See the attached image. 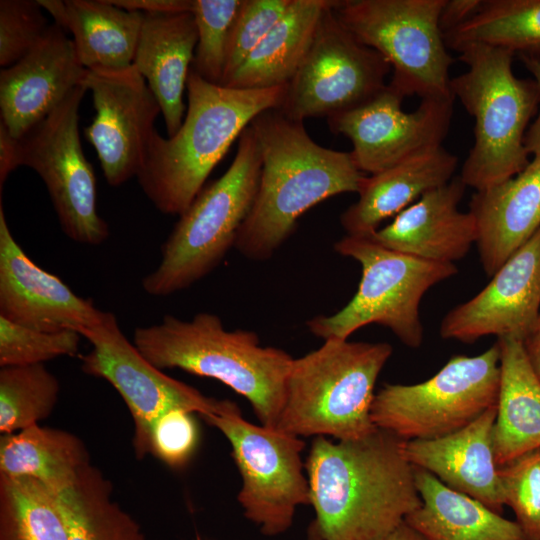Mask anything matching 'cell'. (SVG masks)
<instances>
[{
    "label": "cell",
    "instance_id": "ab89813d",
    "mask_svg": "<svg viewBox=\"0 0 540 540\" xmlns=\"http://www.w3.org/2000/svg\"><path fill=\"white\" fill-rule=\"evenodd\" d=\"M115 6L143 14L191 12L193 0H109Z\"/></svg>",
    "mask_w": 540,
    "mask_h": 540
},
{
    "label": "cell",
    "instance_id": "f35d334b",
    "mask_svg": "<svg viewBox=\"0 0 540 540\" xmlns=\"http://www.w3.org/2000/svg\"><path fill=\"white\" fill-rule=\"evenodd\" d=\"M194 414L182 408L162 413L151 427L150 454L173 468L187 464L199 440Z\"/></svg>",
    "mask_w": 540,
    "mask_h": 540
},
{
    "label": "cell",
    "instance_id": "44dd1931",
    "mask_svg": "<svg viewBox=\"0 0 540 540\" xmlns=\"http://www.w3.org/2000/svg\"><path fill=\"white\" fill-rule=\"evenodd\" d=\"M496 415L497 405L454 433L404 441V455L412 466L502 514L505 502L493 449Z\"/></svg>",
    "mask_w": 540,
    "mask_h": 540
},
{
    "label": "cell",
    "instance_id": "ac0fdd59",
    "mask_svg": "<svg viewBox=\"0 0 540 540\" xmlns=\"http://www.w3.org/2000/svg\"><path fill=\"white\" fill-rule=\"evenodd\" d=\"M104 313L26 255L0 201V317L40 331L79 333L98 323Z\"/></svg>",
    "mask_w": 540,
    "mask_h": 540
},
{
    "label": "cell",
    "instance_id": "ee69618b",
    "mask_svg": "<svg viewBox=\"0 0 540 540\" xmlns=\"http://www.w3.org/2000/svg\"><path fill=\"white\" fill-rule=\"evenodd\" d=\"M523 344L530 364L540 380V320Z\"/></svg>",
    "mask_w": 540,
    "mask_h": 540
},
{
    "label": "cell",
    "instance_id": "f1b7e54d",
    "mask_svg": "<svg viewBox=\"0 0 540 540\" xmlns=\"http://www.w3.org/2000/svg\"><path fill=\"white\" fill-rule=\"evenodd\" d=\"M90 464L84 442L66 430L36 424L0 438V475L33 478L52 494L70 487Z\"/></svg>",
    "mask_w": 540,
    "mask_h": 540
},
{
    "label": "cell",
    "instance_id": "484cf974",
    "mask_svg": "<svg viewBox=\"0 0 540 540\" xmlns=\"http://www.w3.org/2000/svg\"><path fill=\"white\" fill-rule=\"evenodd\" d=\"M500 387L493 427L498 467L540 448V380L522 340L498 338Z\"/></svg>",
    "mask_w": 540,
    "mask_h": 540
},
{
    "label": "cell",
    "instance_id": "d6a6232c",
    "mask_svg": "<svg viewBox=\"0 0 540 540\" xmlns=\"http://www.w3.org/2000/svg\"><path fill=\"white\" fill-rule=\"evenodd\" d=\"M59 393L57 377L44 364L1 367L0 433H16L49 417Z\"/></svg>",
    "mask_w": 540,
    "mask_h": 540
},
{
    "label": "cell",
    "instance_id": "d4e9b609",
    "mask_svg": "<svg viewBox=\"0 0 540 540\" xmlns=\"http://www.w3.org/2000/svg\"><path fill=\"white\" fill-rule=\"evenodd\" d=\"M73 38L84 68L123 69L133 65L144 14L109 0H38Z\"/></svg>",
    "mask_w": 540,
    "mask_h": 540
},
{
    "label": "cell",
    "instance_id": "1f68e13d",
    "mask_svg": "<svg viewBox=\"0 0 540 540\" xmlns=\"http://www.w3.org/2000/svg\"><path fill=\"white\" fill-rule=\"evenodd\" d=\"M0 540H69L54 495L39 481L0 475Z\"/></svg>",
    "mask_w": 540,
    "mask_h": 540
},
{
    "label": "cell",
    "instance_id": "74e56055",
    "mask_svg": "<svg viewBox=\"0 0 540 540\" xmlns=\"http://www.w3.org/2000/svg\"><path fill=\"white\" fill-rule=\"evenodd\" d=\"M38 0L0 1V66L9 67L29 53L49 28Z\"/></svg>",
    "mask_w": 540,
    "mask_h": 540
},
{
    "label": "cell",
    "instance_id": "4dcf8cb0",
    "mask_svg": "<svg viewBox=\"0 0 540 540\" xmlns=\"http://www.w3.org/2000/svg\"><path fill=\"white\" fill-rule=\"evenodd\" d=\"M447 48L481 44L512 53L540 51V0H483L476 14L444 34Z\"/></svg>",
    "mask_w": 540,
    "mask_h": 540
},
{
    "label": "cell",
    "instance_id": "bcb514c9",
    "mask_svg": "<svg viewBox=\"0 0 540 540\" xmlns=\"http://www.w3.org/2000/svg\"><path fill=\"white\" fill-rule=\"evenodd\" d=\"M539 320H540V318H539Z\"/></svg>",
    "mask_w": 540,
    "mask_h": 540
},
{
    "label": "cell",
    "instance_id": "52a82bcc",
    "mask_svg": "<svg viewBox=\"0 0 540 540\" xmlns=\"http://www.w3.org/2000/svg\"><path fill=\"white\" fill-rule=\"evenodd\" d=\"M261 167L249 125L230 167L200 191L162 244L158 266L142 279L147 294L164 297L184 290L222 262L252 208Z\"/></svg>",
    "mask_w": 540,
    "mask_h": 540
},
{
    "label": "cell",
    "instance_id": "cb8c5ba5",
    "mask_svg": "<svg viewBox=\"0 0 540 540\" xmlns=\"http://www.w3.org/2000/svg\"><path fill=\"white\" fill-rule=\"evenodd\" d=\"M457 165V156L440 146L367 176L357 202L340 216L342 227L350 236H370L384 220L448 183Z\"/></svg>",
    "mask_w": 540,
    "mask_h": 540
},
{
    "label": "cell",
    "instance_id": "d590c367",
    "mask_svg": "<svg viewBox=\"0 0 540 540\" xmlns=\"http://www.w3.org/2000/svg\"><path fill=\"white\" fill-rule=\"evenodd\" d=\"M505 505L527 540H540V448L498 467Z\"/></svg>",
    "mask_w": 540,
    "mask_h": 540
},
{
    "label": "cell",
    "instance_id": "7bdbcfd3",
    "mask_svg": "<svg viewBox=\"0 0 540 540\" xmlns=\"http://www.w3.org/2000/svg\"><path fill=\"white\" fill-rule=\"evenodd\" d=\"M21 166L19 139L13 138L0 121V195L11 172Z\"/></svg>",
    "mask_w": 540,
    "mask_h": 540
},
{
    "label": "cell",
    "instance_id": "8fae6325",
    "mask_svg": "<svg viewBox=\"0 0 540 540\" xmlns=\"http://www.w3.org/2000/svg\"><path fill=\"white\" fill-rule=\"evenodd\" d=\"M228 440L242 479L237 495L247 519L266 536L287 531L297 508L310 505V487L301 453L305 442L296 435L253 424L238 405L222 399L203 418Z\"/></svg>",
    "mask_w": 540,
    "mask_h": 540
},
{
    "label": "cell",
    "instance_id": "f6af8a7d",
    "mask_svg": "<svg viewBox=\"0 0 540 540\" xmlns=\"http://www.w3.org/2000/svg\"><path fill=\"white\" fill-rule=\"evenodd\" d=\"M384 540H427L422 534L411 527L406 521L402 522Z\"/></svg>",
    "mask_w": 540,
    "mask_h": 540
},
{
    "label": "cell",
    "instance_id": "4316f807",
    "mask_svg": "<svg viewBox=\"0 0 540 540\" xmlns=\"http://www.w3.org/2000/svg\"><path fill=\"white\" fill-rule=\"evenodd\" d=\"M421 506L405 521L427 540H527L516 521L413 466Z\"/></svg>",
    "mask_w": 540,
    "mask_h": 540
},
{
    "label": "cell",
    "instance_id": "8992f818",
    "mask_svg": "<svg viewBox=\"0 0 540 540\" xmlns=\"http://www.w3.org/2000/svg\"><path fill=\"white\" fill-rule=\"evenodd\" d=\"M457 52L468 69L451 78V91L475 120L474 144L459 176L467 187L480 191L529 164L525 136L540 94L534 80L514 74V53L481 44Z\"/></svg>",
    "mask_w": 540,
    "mask_h": 540
},
{
    "label": "cell",
    "instance_id": "5bb4252c",
    "mask_svg": "<svg viewBox=\"0 0 540 540\" xmlns=\"http://www.w3.org/2000/svg\"><path fill=\"white\" fill-rule=\"evenodd\" d=\"M80 335L91 344L81 356V369L109 382L125 402L134 424L133 448L137 458L149 452L151 427L164 412L182 408L205 418L213 414L220 400L174 379L149 362L122 332L117 317L104 313L102 319Z\"/></svg>",
    "mask_w": 540,
    "mask_h": 540
},
{
    "label": "cell",
    "instance_id": "30bf717a",
    "mask_svg": "<svg viewBox=\"0 0 540 540\" xmlns=\"http://www.w3.org/2000/svg\"><path fill=\"white\" fill-rule=\"evenodd\" d=\"M500 350L496 342L476 356L456 355L431 378L385 384L371 407L374 425L402 440L454 433L497 405Z\"/></svg>",
    "mask_w": 540,
    "mask_h": 540
},
{
    "label": "cell",
    "instance_id": "6da1fadb",
    "mask_svg": "<svg viewBox=\"0 0 540 540\" xmlns=\"http://www.w3.org/2000/svg\"><path fill=\"white\" fill-rule=\"evenodd\" d=\"M404 441L379 428L359 440L314 438L305 462L310 540H384L421 506Z\"/></svg>",
    "mask_w": 540,
    "mask_h": 540
},
{
    "label": "cell",
    "instance_id": "8d00e7d4",
    "mask_svg": "<svg viewBox=\"0 0 540 540\" xmlns=\"http://www.w3.org/2000/svg\"><path fill=\"white\" fill-rule=\"evenodd\" d=\"M292 0H243L234 21L224 67V84L288 9Z\"/></svg>",
    "mask_w": 540,
    "mask_h": 540
},
{
    "label": "cell",
    "instance_id": "60d3db41",
    "mask_svg": "<svg viewBox=\"0 0 540 540\" xmlns=\"http://www.w3.org/2000/svg\"><path fill=\"white\" fill-rule=\"evenodd\" d=\"M482 3L483 0H446L439 19L443 35L470 19Z\"/></svg>",
    "mask_w": 540,
    "mask_h": 540
},
{
    "label": "cell",
    "instance_id": "e575fe53",
    "mask_svg": "<svg viewBox=\"0 0 540 540\" xmlns=\"http://www.w3.org/2000/svg\"><path fill=\"white\" fill-rule=\"evenodd\" d=\"M81 335L74 330L45 332L0 317V367L44 364L78 353Z\"/></svg>",
    "mask_w": 540,
    "mask_h": 540
},
{
    "label": "cell",
    "instance_id": "b9f144b4",
    "mask_svg": "<svg viewBox=\"0 0 540 540\" xmlns=\"http://www.w3.org/2000/svg\"><path fill=\"white\" fill-rule=\"evenodd\" d=\"M519 59L533 76L540 94V55L520 53ZM525 147L530 155H540V104L536 119L526 132Z\"/></svg>",
    "mask_w": 540,
    "mask_h": 540
},
{
    "label": "cell",
    "instance_id": "ffe728a7",
    "mask_svg": "<svg viewBox=\"0 0 540 540\" xmlns=\"http://www.w3.org/2000/svg\"><path fill=\"white\" fill-rule=\"evenodd\" d=\"M466 187L459 175L453 177L368 237L386 248L428 261L454 263L464 258L477 240L474 216L458 208Z\"/></svg>",
    "mask_w": 540,
    "mask_h": 540
},
{
    "label": "cell",
    "instance_id": "ba28073f",
    "mask_svg": "<svg viewBox=\"0 0 540 540\" xmlns=\"http://www.w3.org/2000/svg\"><path fill=\"white\" fill-rule=\"evenodd\" d=\"M334 249L361 265V280L343 308L307 322L310 332L323 340L348 339L356 330L378 324L404 345L420 347L424 339L420 302L431 287L457 274L456 265L391 250L370 237L346 235Z\"/></svg>",
    "mask_w": 540,
    "mask_h": 540
},
{
    "label": "cell",
    "instance_id": "f546056e",
    "mask_svg": "<svg viewBox=\"0 0 540 540\" xmlns=\"http://www.w3.org/2000/svg\"><path fill=\"white\" fill-rule=\"evenodd\" d=\"M53 495L69 540H145L140 524L112 498L110 481L92 464Z\"/></svg>",
    "mask_w": 540,
    "mask_h": 540
},
{
    "label": "cell",
    "instance_id": "7c38bea8",
    "mask_svg": "<svg viewBox=\"0 0 540 540\" xmlns=\"http://www.w3.org/2000/svg\"><path fill=\"white\" fill-rule=\"evenodd\" d=\"M337 2L324 10L304 59L286 85L277 109L289 119L303 122L345 113L387 85L391 66L340 22L333 9Z\"/></svg>",
    "mask_w": 540,
    "mask_h": 540
},
{
    "label": "cell",
    "instance_id": "2e32d148",
    "mask_svg": "<svg viewBox=\"0 0 540 540\" xmlns=\"http://www.w3.org/2000/svg\"><path fill=\"white\" fill-rule=\"evenodd\" d=\"M83 85L91 91L96 111L85 137L97 153L107 183L120 186L137 177L143 167L160 105L133 65L87 70Z\"/></svg>",
    "mask_w": 540,
    "mask_h": 540
},
{
    "label": "cell",
    "instance_id": "7402d4cb",
    "mask_svg": "<svg viewBox=\"0 0 540 540\" xmlns=\"http://www.w3.org/2000/svg\"><path fill=\"white\" fill-rule=\"evenodd\" d=\"M469 212L481 264L492 277L540 228V155L514 177L476 191Z\"/></svg>",
    "mask_w": 540,
    "mask_h": 540
},
{
    "label": "cell",
    "instance_id": "603a6c76",
    "mask_svg": "<svg viewBox=\"0 0 540 540\" xmlns=\"http://www.w3.org/2000/svg\"><path fill=\"white\" fill-rule=\"evenodd\" d=\"M197 41L192 12L144 14L133 66L158 100L168 137L185 117L183 93Z\"/></svg>",
    "mask_w": 540,
    "mask_h": 540
},
{
    "label": "cell",
    "instance_id": "9a60e30c",
    "mask_svg": "<svg viewBox=\"0 0 540 540\" xmlns=\"http://www.w3.org/2000/svg\"><path fill=\"white\" fill-rule=\"evenodd\" d=\"M404 98L387 84L361 106L327 118L333 133L351 140L350 153L361 172L374 175L442 146L454 100L423 99L416 110L406 113Z\"/></svg>",
    "mask_w": 540,
    "mask_h": 540
},
{
    "label": "cell",
    "instance_id": "9c48e42d",
    "mask_svg": "<svg viewBox=\"0 0 540 540\" xmlns=\"http://www.w3.org/2000/svg\"><path fill=\"white\" fill-rule=\"evenodd\" d=\"M446 0H345L334 12L364 45L391 66L388 85L402 96L455 100L439 19Z\"/></svg>",
    "mask_w": 540,
    "mask_h": 540
},
{
    "label": "cell",
    "instance_id": "83f0119b",
    "mask_svg": "<svg viewBox=\"0 0 540 540\" xmlns=\"http://www.w3.org/2000/svg\"><path fill=\"white\" fill-rule=\"evenodd\" d=\"M335 0H292L288 9L222 86L264 89L287 85L304 59L326 8Z\"/></svg>",
    "mask_w": 540,
    "mask_h": 540
},
{
    "label": "cell",
    "instance_id": "4fadbf2b",
    "mask_svg": "<svg viewBox=\"0 0 540 540\" xmlns=\"http://www.w3.org/2000/svg\"><path fill=\"white\" fill-rule=\"evenodd\" d=\"M86 92L84 85L77 86L19 139L20 162L42 179L64 234L74 242L97 246L110 232L98 214L96 177L81 146L79 107Z\"/></svg>",
    "mask_w": 540,
    "mask_h": 540
},
{
    "label": "cell",
    "instance_id": "836d02e7",
    "mask_svg": "<svg viewBox=\"0 0 540 540\" xmlns=\"http://www.w3.org/2000/svg\"><path fill=\"white\" fill-rule=\"evenodd\" d=\"M243 0H193L198 41L191 69L220 85L231 30Z\"/></svg>",
    "mask_w": 540,
    "mask_h": 540
},
{
    "label": "cell",
    "instance_id": "5b68a950",
    "mask_svg": "<svg viewBox=\"0 0 540 540\" xmlns=\"http://www.w3.org/2000/svg\"><path fill=\"white\" fill-rule=\"evenodd\" d=\"M392 352L386 342L328 339L294 358L276 428L341 441L369 436L378 429L371 418L376 381Z\"/></svg>",
    "mask_w": 540,
    "mask_h": 540
},
{
    "label": "cell",
    "instance_id": "e0dca14e",
    "mask_svg": "<svg viewBox=\"0 0 540 540\" xmlns=\"http://www.w3.org/2000/svg\"><path fill=\"white\" fill-rule=\"evenodd\" d=\"M540 318V228L470 300L440 325L444 339L474 343L485 336L524 341Z\"/></svg>",
    "mask_w": 540,
    "mask_h": 540
},
{
    "label": "cell",
    "instance_id": "7a4b0ae2",
    "mask_svg": "<svg viewBox=\"0 0 540 540\" xmlns=\"http://www.w3.org/2000/svg\"><path fill=\"white\" fill-rule=\"evenodd\" d=\"M250 127L262 167L254 203L234 247L249 259L263 261L290 237L306 211L338 194L358 193L367 176L350 152L320 146L303 122L278 109L259 114Z\"/></svg>",
    "mask_w": 540,
    "mask_h": 540
},
{
    "label": "cell",
    "instance_id": "277c9868",
    "mask_svg": "<svg viewBox=\"0 0 540 540\" xmlns=\"http://www.w3.org/2000/svg\"><path fill=\"white\" fill-rule=\"evenodd\" d=\"M132 342L161 370L178 368L227 385L249 401L262 425L276 428L294 358L261 346L255 332L226 330L219 316L207 312L188 321L165 315L137 327Z\"/></svg>",
    "mask_w": 540,
    "mask_h": 540
},
{
    "label": "cell",
    "instance_id": "d6986e66",
    "mask_svg": "<svg viewBox=\"0 0 540 540\" xmlns=\"http://www.w3.org/2000/svg\"><path fill=\"white\" fill-rule=\"evenodd\" d=\"M86 73L72 39L53 23L29 53L1 69L0 121L13 138H22L83 85Z\"/></svg>",
    "mask_w": 540,
    "mask_h": 540
},
{
    "label": "cell",
    "instance_id": "3957f363",
    "mask_svg": "<svg viewBox=\"0 0 540 540\" xmlns=\"http://www.w3.org/2000/svg\"><path fill=\"white\" fill-rule=\"evenodd\" d=\"M188 107L171 137L154 132L138 183L165 215L180 216L203 189L233 142L261 113L280 107L286 85L235 89L210 83L190 69Z\"/></svg>",
    "mask_w": 540,
    "mask_h": 540
}]
</instances>
